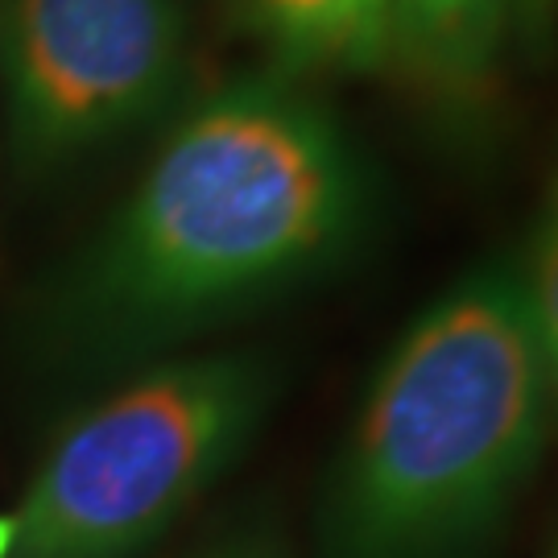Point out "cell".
<instances>
[{"mask_svg":"<svg viewBox=\"0 0 558 558\" xmlns=\"http://www.w3.org/2000/svg\"><path fill=\"white\" fill-rule=\"evenodd\" d=\"M191 558H290L286 534L269 513H248L223 525L216 538H207Z\"/></svg>","mask_w":558,"mask_h":558,"instance_id":"obj_8","label":"cell"},{"mask_svg":"<svg viewBox=\"0 0 558 558\" xmlns=\"http://www.w3.org/2000/svg\"><path fill=\"white\" fill-rule=\"evenodd\" d=\"M13 550V518H0V558H9Z\"/></svg>","mask_w":558,"mask_h":558,"instance_id":"obj_10","label":"cell"},{"mask_svg":"<svg viewBox=\"0 0 558 558\" xmlns=\"http://www.w3.org/2000/svg\"><path fill=\"white\" fill-rule=\"evenodd\" d=\"M278 401L265 352L154 360L41 456L9 558H145L257 439Z\"/></svg>","mask_w":558,"mask_h":558,"instance_id":"obj_3","label":"cell"},{"mask_svg":"<svg viewBox=\"0 0 558 558\" xmlns=\"http://www.w3.org/2000/svg\"><path fill=\"white\" fill-rule=\"evenodd\" d=\"M186 0H0V96L21 174L112 149L179 100Z\"/></svg>","mask_w":558,"mask_h":558,"instance_id":"obj_4","label":"cell"},{"mask_svg":"<svg viewBox=\"0 0 558 558\" xmlns=\"http://www.w3.org/2000/svg\"><path fill=\"white\" fill-rule=\"evenodd\" d=\"M555 558H558V555H555Z\"/></svg>","mask_w":558,"mask_h":558,"instance_id":"obj_11","label":"cell"},{"mask_svg":"<svg viewBox=\"0 0 558 558\" xmlns=\"http://www.w3.org/2000/svg\"><path fill=\"white\" fill-rule=\"evenodd\" d=\"M518 269L521 299L534 323V339L546 360V377H550V393H555V414H558V179L546 191V203L534 223V236Z\"/></svg>","mask_w":558,"mask_h":558,"instance_id":"obj_7","label":"cell"},{"mask_svg":"<svg viewBox=\"0 0 558 558\" xmlns=\"http://www.w3.org/2000/svg\"><path fill=\"white\" fill-rule=\"evenodd\" d=\"M269 71L290 80L389 75L385 0H232Z\"/></svg>","mask_w":558,"mask_h":558,"instance_id":"obj_6","label":"cell"},{"mask_svg":"<svg viewBox=\"0 0 558 558\" xmlns=\"http://www.w3.org/2000/svg\"><path fill=\"white\" fill-rule=\"evenodd\" d=\"M380 211L352 129L306 80L253 71L186 108L133 195L50 281L38 360L137 373L356 257Z\"/></svg>","mask_w":558,"mask_h":558,"instance_id":"obj_1","label":"cell"},{"mask_svg":"<svg viewBox=\"0 0 558 558\" xmlns=\"http://www.w3.org/2000/svg\"><path fill=\"white\" fill-rule=\"evenodd\" d=\"M513 50L530 62L546 59L558 41V0H509Z\"/></svg>","mask_w":558,"mask_h":558,"instance_id":"obj_9","label":"cell"},{"mask_svg":"<svg viewBox=\"0 0 558 558\" xmlns=\"http://www.w3.org/2000/svg\"><path fill=\"white\" fill-rule=\"evenodd\" d=\"M555 414L513 265L442 290L380 360L339 447L315 558H480Z\"/></svg>","mask_w":558,"mask_h":558,"instance_id":"obj_2","label":"cell"},{"mask_svg":"<svg viewBox=\"0 0 558 558\" xmlns=\"http://www.w3.org/2000/svg\"><path fill=\"white\" fill-rule=\"evenodd\" d=\"M389 75L442 133L476 141L500 112L509 0H385Z\"/></svg>","mask_w":558,"mask_h":558,"instance_id":"obj_5","label":"cell"}]
</instances>
